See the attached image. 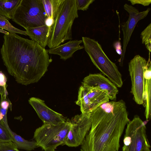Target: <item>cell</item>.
Segmentation results:
<instances>
[{"label":"cell","mask_w":151,"mask_h":151,"mask_svg":"<svg viewBox=\"0 0 151 151\" xmlns=\"http://www.w3.org/2000/svg\"><path fill=\"white\" fill-rule=\"evenodd\" d=\"M148 63L144 58L136 55L129 63V71L131 77V92L134 100L138 104H143L145 95V70Z\"/></svg>","instance_id":"ba28073f"},{"label":"cell","mask_w":151,"mask_h":151,"mask_svg":"<svg viewBox=\"0 0 151 151\" xmlns=\"http://www.w3.org/2000/svg\"><path fill=\"white\" fill-rule=\"evenodd\" d=\"M140 35L142 43L145 45L146 48L150 53L151 49V23L142 32Z\"/></svg>","instance_id":"603a6c76"},{"label":"cell","mask_w":151,"mask_h":151,"mask_svg":"<svg viewBox=\"0 0 151 151\" xmlns=\"http://www.w3.org/2000/svg\"><path fill=\"white\" fill-rule=\"evenodd\" d=\"M18 151H20L19 150H18Z\"/></svg>","instance_id":"836d02e7"},{"label":"cell","mask_w":151,"mask_h":151,"mask_svg":"<svg viewBox=\"0 0 151 151\" xmlns=\"http://www.w3.org/2000/svg\"><path fill=\"white\" fill-rule=\"evenodd\" d=\"M56 151V150H53V151Z\"/></svg>","instance_id":"d6a6232c"},{"label":"cell","mask_w":151,"mask_h":151,"mask_svg":"<svg viewBox=\"0 0 151 151\" xmlns=\"http://www.w3.org/2000/svg\"><path fill=\"white\" fill-rule=\"evenodd\" d=\"M115 45H114V47L116 52L121 56L122 53V49L121 48V43L118 42L117 43H115Z\"/></svg>","instance_id":"f1b7e54d"},{"label":"cell","mask_w":151,"mask_h":151,"mask_svg":"<svg viewBox=\"0 0 151 151\" xmlns=\"http://www.w3.org/2000/svg\"><path fill=\"white\" fill-rule=\"evenodd\" d=\"M124 8L128 13L129 16L127 21L121 24L123 34V48L119 61L121 66L123 65L127 47L136 24L139 21L146 17L151 9L148 8L145 10L140 12L135 7L127 4H124Z\"/></svg>","instance_id":"30bf717a"},{"label":"cell","mask_w":151,"mask_h":151,"mask_svg":"<svg viewBox=\"0 0 151 151\" xmlns=\"http://www.w3.org/2000/svg\"><path fill=\"white\" fill-rule=\"evenodd\" d=\"M130 2L132 5H134L136 4H141L142 5L146 6H148L151 3V0H128Z\"/></svg>","instance_id":"4316f807"},{"label":"cell","mask_w":151,"mask_h":151,"mask_svg":"<svg viewBox=\"0 0 151 151\" xmlns=\"http://www.w3.org/2000/svg\"><path fill=\"white\" fill-rule=\"evenodd\" d=\"M91 126L80 151H118L125 127L130 121L125 102L111 101L91 113Z\"/></svg>","instance_id":"7a4b0ae2"},{"label":"cell","mask_w":151,"mask_h":151,"mask_svg":"<svg viewBox=\"0 0 151 151\" xmlns=\"http://www.w3.org/2000/svg\"><path fill=\"white\" fill-rule=\"evenodd\" d=\"M47 18L41 0H21L12 19L26 29L45 25Z\"/></svg>","instance_id":"5b68a950"},{"label":"cell","mask_w":151,"mask_h":151,"mask_svg":"<svg viewBox=\"0 0 151 151\" xmlns=\"http://www.w3.org/2000/svg\"><path fill=\"white\" fill-rule=\"evenodd\" d=\"M83 86L94 110L101 105L109 101L108 95L104 92L94 88Z\"/></svg>","instance_id":"2e32d148"},{"label":"cell","mask_w":151,"mask_h":151,"mask_svg":"<svg viewBox=\"0 0 151 151\" xmlns=\"http://www.w3.org/2000/svg\"><path fill=\"white\" fill-rule=\"evenodd\" d=\"M145 70V95L143 105L145 108V115L147 120L151 118V64L150 60Z\"/></svg>","instance_id":"9a60e30c"},{"label":"cell","mask_w":151,"mask_h":151,"mask_svg":"<svg viewBox=\"0 0 151 151\" xmlns=\"http://www.w3.org/2000/svg\"><path fill=\"white\" fill-rule=\"evenodd\" d=\"M82 42V40H70L64 44L46 50L48 54L58 55L60 59L65 60L71 57L76 51L84 48L83 45H80Z\"/></svg>","instance_id":"4fadbf2b"},{"label":"cell","mask_w":151,"mask_h":151,"mask_svg":"<svg viewBox=\"0 0 151 151\" xmlns=\"http://www.w3.org/2000/svg\"><path fill=\"white\" fill-rule=\"evenodd\" d=\"M138 115L127 124L122 151H142L146 146H150L146 134V124Z\"/></svg>","instance_id":"52a82bcc"},{"label":"cell","mask_w":151,"mask_h":151,"mask_svg":"<svg viewBox=\"0 0 151 151\" xmlns=\"http://www.w3.org/2000/svg\"><path fill=\"white\" fill-rule=\"evenodd\" d=\"M7 128L10 134L12 141L15 144L18 149L31 151L37 147L35 141L26 140L12 131L9 127Z\"/></svg>","instance_id":"ac0fdd59"},{"label":"cell","mask_w":151,"mask_h":151,"mask_svg":"<svg viewBox=\"0 0 151 151\" xmlns=\"http://www.w3.org/2000/svg\"><path fill=\"white\" fill-rule=\"evenodd\" d=\"M3 38L0 53L8 73L19 84L27 86L37 82L52 61L46 50L16 33L9 32Z\"/></svg>","instance_id":"6da1fadb"},{"label":"cell","mask_w":151,"mask_h":151,"mask_svg":"<svg viewBox=\"0 0 151 151\" xmlns=\"http://www.w3.org/2000/svg\"><path fill=\"white\" fill-rule=\"evenodd\" d=\"M64 0H41L47 18L54 19L60 6Z\"/></svg>","instance_id":"ffe728a7"},{"label":"cell","mask_w":151,"mask_h":151,"mask_svg":"<svg viewBox=\"0 0 151 151\" xmlns=\"http://www.w3.org/2000/svg\"><path fill=\"white\" fill-rule=\"evenodd\" d=\"M76 103L80 106L82 113H91L94 110L87 97L85 90L82 85L79 88L78 100L76 102Z\"/></svg>","instance_id":"e0dca14e"},{"label":"cell","mask_w":151,"mask_h":151,"mask_svg":"<svg viewBox=\"0 0 151 151\" xmlns=\"http://www.w3.org/2000/svg\"><path fill=\"white\" fill-rule=\"evenodd\" d=\"M84 48L95 66L117 87L123 84L122 75L115 63L111 61L98 41L83 37Z\"/></svg>","instance_id":"277c9868"},{"label":"cell","mask_w":151,"mask_h":151,"mask_svg":"<svg viewBox=\"0 0 151 151\" xmlns=\"http://www.w3.org/2000/svg\"><path fill=\"white\" fill-rule=\"evenodd\" d=\"M12 141L10 134L8 129L2 122H0V142Z\"/></svg>","instance_id":"cb8c5ba5"},{"label":"cell","mask_w":151,"mask_h":151,"mask_svg":"<svg viewBox=\"0 0 151 151\" xmlns=\"http://www.w3.org/2000/svg\"><path fill=\"white\" fill-rule=\"evenodd\" d=\"M28 102L44 124L58 125L66 121L62 114L48 107L44 100L37 98L32 97L29 99Z\"/></svg>","instance_id":"7c38bea8"},{"label":"cell","mask_w":151,"mask_h":151,"mask_svg":"<svg viewBox=\"0 0 151 151\" xmlns=\"http://www.w3.org/2000/svg\"><path fill=\"white\" fill-rule=\"evenodd\" d=\"M70 121L72 126L63 145L77 147L81 145L91 128V113L76 115Z\"/></svg>","instance_id":"9c48e42d"},{"label":"cell","mask_w":151,"mask_h":151,"mask_svg":"<svg viewBox=\"0 0 151 151\" xmlns=\"http://www.w3.org/2000/svg\"><path fill=\"white\" fill-rule=\"evenodd\" d=\"M7 78L1 71H0V86L7 87Z\"/></svg>","instance_id":"83f0119b"},{"label":"cell","mask_w":151,"mask_h":151,"mask_svg":"<svg viewBox=\"0 0 151 151\" xmlns=\"http://www.w3.org/2000/svg\"><path fill=\"white\" fill-rule=\"evenodd\" d=\"M71 126L68 119L58 125L44 124L34 133V138L37 146L45 151L55 150L58 146L63 145Z\"/></svg>","instance_id":"8992f818"},{"label":"cell","mask_w":151,"mask_h":151,"mask_svg":"<svg viewBox=\"0 0 151 151\" xmlns=\"http://www.w3.org/2000/svg\"><path fill=\"white\" fill-rule=\"evenodd\" d=\"M78 17L76 0H64L51 27L47 44L49 48L56 47L65 41L72 39V25Z\"/></svg>","instance_id":"3957f363"},{"label":"cell","mask_w":151,"mask_h":151,"mask_svg":"<svg viewBox=\"0 0 151 151\" xmlns=\"http://www.w3.org/2000/svg\"><path fill=\"white\" fill-rule=\"evenodd\" d=\"M84 86L93 88L103 91L109 99L115 101L119 91L117 87L107 78L100 73L90 74L85 77L82 82Z\"/></svg>","instance_id":"8fae6325"},{"label":"cell","mask_w":151,"mask_h":151,"mask_svg":"<svg viewBox=\"0 0 151 151\" xmlns=\"http://www.w3.org/2000/svg\"><path fill=\"white\" fill-rule=\"evenodd\" d=\"M0 102V122H2L6 127L9 126L7 122V114L8 109L9 108L12 111V104L5 94L1 95Z\"/></svg>","instance_id":"44dd1931"},{"label":"cell","mask_w":151,"mask_h":151,"mask_svg":"<svg viewBox=\"0 0 151 151\" xmlns=\"http://www.w3.org/2000/svg\"><path fill=\"white\" fill-rule=\"evenodd\" d=\"M54 20L50 18H47L45 22V24L48 27H51L53 22Z\"/></svg>","instance_id":"f546056e"},{"label":"cell","mask_w":151,"mask_h":151,"mask_svg":"<svg viewBox=\"0 0 151 151\" xmlns=\"http://www.w3.org/2000/svg\"><path fill=\"white\" fill-rule=\"evenodd\" d=\"M94 0H76L77 10L86 11Z\"/></svg>","instance_id":"484cf974"},{"label":"cell","mask_w":151,"mask_h":151,"mask_svg":"<svg viewBox=\"0 0 151 151\" xmlns=\"http://www.w3.org/2000/svg\"><path fill=\"white\" fill-rule=\"evenodd\" d=\"M51 27L45 25L42 26L29 28L26 29L27 36L39 45L45 48L47 45Z\"/></svg>","instance_id":"5bb4252c"},{"label":"cell","mask_w":151,"mask_h":151,"mask_svg":"<svg viewBox=\"0 0 151 151\" xmlns=\"http://www.w3.org/2000/svg\"><path fill=\"white\" fill-rule=\"evenodd\" d=\"M15 144L12 141L0 142V151H18Z\"/></svg>","instance_id":"d4e9b609"},{"label":"cell","mask_w":151,"mask_h":151,"mask_svg":"<svg viewBox=\"0 0 151 151\" xmlns=\"http://www.w3.org/2000/svg\"><path fill=\"white\" fill-rule=\"evenodd\" d=\"M7 87L0 86V95L5 94L8 95V93L6 90Z\"/></svg>","instance_id":"4dcf8cb0"},{"label":"cell","mask_w":151,"mask_h":151,"mask_svg":"<svg viewBox=\"0 0 151 151\" xmlns=\"http://www.w3.org/2000/svg\"><path fill=\"white\" fill-rule=\"evenodd\" d=\"M21 0H0V14L12 19Z\"/></svg>","instance_id":"d6986e66"},{"label":"cell","mask_w":151,"mask_h":151,"mask_svg":"<svg viewBox=\"0 0 151 151\" xmlns=\"http://www.w3.org/2000/svg\"><path fill=\"white\" fill-rule=\"evenodd\" d=\"M6 17L0 14V29H5L13 33H19L27 36V32L17 28L9 22Z\"/></svg>","instance_id":"7402d4cb"},{"label":"cell","mask_w":151,"mask_h":151,"mask_svg":"<svg viewBox=\"0 0 151 151\" xmlns=\"http://www.w3.org/2000/svg\"><path fill=\"white\" fill-rule=\"evenodd\" d=\"M150 145L146 146L143 149L142 151H150Z\"/></svg>","instance_id":"1f68e13d"}]
</instances>
